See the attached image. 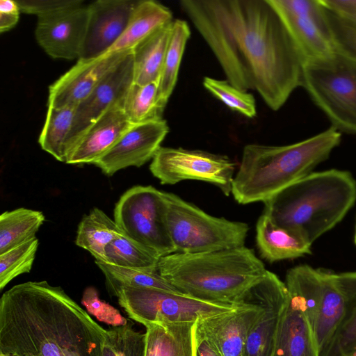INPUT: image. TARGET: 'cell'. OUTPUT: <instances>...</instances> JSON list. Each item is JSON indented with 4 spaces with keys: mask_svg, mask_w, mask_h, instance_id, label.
<instances>
[{
    "mask_svg": "<svg viewBox=\"0 0 356 356\" xmlns=\"http://www.w3.org/2000/svg\"><path fill=\"white\" fill-rule=\"evenodd\" d=\"M88 21V5L82 3L38 17L35 38L47 55L55 59H79Z\"/></svg>",
    "mask_w": 356,
    "mask_h": 356,
    "instance_id": "4fadbf2b",
    "label": "cell"
},
{
    "mask_svg": "<svg viewBox=\"0 0 356 356\" xmlns=\"http://www.w3.org/2000/svg\"><path fill=\"white\" fill-rule=\"evenodd\" d=\"M190 36L191 29L187 22L181 19H174L159 82V97L165 105L175 88L181 62Z\"/></svg>",
    "mask_w": 356,
    "mask_h": 356,
    "instance_id": "4dcf8cb0",
    "label": "cell"
},
{
    "mask_svg": "<svg viewBox=\"0 0 356 356\" xmlns=\"http://www.w3.org/2000/svg\"><path fill=\"white\" fill-rule=\"evenodd\" d=\"M160 258L122 234L106 246L103 262L120 267L157 270Z\"/></svg>",
    "mask_w": 356,
    "mask_h": 356,
    "instance_id": "d6a6232c",
    "label": "cell"
},
{
    "mask_svg": "<svg viewBox=\"0 0 356 356\" xmlns=\"http://www.w3.org/2000/svg\"><path fill=\"white\" fill-rule=\"evenodd\" d=\"M157 270L180 292L204 300L237 304L267 273L252 249L174 252L161 257Z\"/></svg>",
    "mask_w": 356,
    "mask_h": 356,
    "instance_id": "3957f363",
    "label": "cell"
},
{
    "mask_svg": "<svg viewBox=\"0 0 356 356\" xmlns=\"http://www.w3.org/2000/svg\"><path fill=\"white\" fill-rule=\"evenodd\" d=\"M227 81L277 111L302 86L303 60L268 0H181Z\"/></svg>",
    "mask_w": 356,
    "mask_h": 356,
    "instance_id": "6da1fadb",
    "label": "cell"
},
{
    "mask_svg": "<svg viewBox=\"0 0 356 356\" xmlns=\"http://www.w3.org/2000/svg\"><path fill=\"white\" fill-rule=\"evenodd\" d=\"M166 222L176 252L194 253L244 245L247 223L212 216L178 195L163 191Z\"/></svg>",
    "mask_w": 356,
    "mask_h": 356,
    "instance_id": "52a82bcc",
    "label": "cell"
},
{
    "mask_svg": "<svg viewBox=\"0 0 356 356\" xmlns=\"http://www.w3.org/2000/svg\"><path fill=\"white\" fill-rule=\"evenodd\" d=\"M197 337V356H222L216 346L207 339Z\"/></svg>",
    "mask_w": 356,
    "mask_h": 356,
    "instance_id": "b9f144b4",
    "label": "cell"
},
{
    "mask_svg": "<svg viewBox=\"0 0 356 356\" xmlns=\"http://www.w3.org/2000/svg\"><path fill=\"white\" fill-rule=\"evenodd\" d=\"M273 356H320L313 331L299 300L288 291Z\"/></svg>",
    "mask_w": 356,
    "mask_h": 356,
    "instance_id": "44dd1931",
    "label": "cell"
},
{
    "mask_svg": "<svg viewBox=\"0 0 356 356\" xmlns=\"http://www.w3.org/2000/svg\"><path fill=\"white\" fill-rule=\"evenodd\" d=\"M113 220L124 236L160 257L176 252L167 226L163 191L152 186L131 187L116 203Z\"/></svg>",
    "mask_w": 356,
    "mask_h": 356,
    "instance_id": "9c48e42d",
    "label": "cell"
},
{
    "mask_svg": "<svg viewBox=\"0 0 356 356\" xmlns=\"http://www.w3.org/2000/svg\"><path fill=\"white\" fill-rule=\"evenodd\" d=\"M322 5L338 14L356 13V0H320Z\"/></svg>",
    "mask_w": 356,
    "mask_h": 356,
    "instance_id": "60d3db41",
    "label": "cell"
},
{
    "mask_svg": "<svg viewBox=\"0 0 356 356\" xmlns=\"http://www.w3.org/2000/svg\"><path fill=\"white\" fill-rule=\"evenodd\" d=\"M170 8L154 0H139L124 33L108 52L131 50L159 29L172 22Z\"/></svg>",
    "mask_w": 356,
    "mask_h": 356,
    "instance_id": "cb8c5ba5",
    "label": "cell"
},
{
    "mask_svg": "<svg viewBox=\"0 0 356 356\" xmlns=\"http://www.w3.org/2000/svg\"><path fill=\"white\" fill-rule=\"evenodd\" d=\"M285 284L300 302L319 350L323 356L334 338L346 314V300L336 273L308 265L290 268Z\"/></svg>",
    "mask_w": 356,
    "mask_h": 356,
    "instance_id": "ba28073f",
    "label": "cell"
},
{
    "mask_svg": "<svg viewBox=\"0 0 356 356\" xmlns=\"http://www.w3.org/2000/svg\"><path fill=\"white\" fill-rule=\"evenodd\" d=\"M282 21L303 62L335 52L320 0H268Z\"/></svg>",
    "mask_w": 356,
    "mask_h": 356,
    "instance_id": "7c38bea8",
    "label": "cell"
},
{
    "mask_svg": "<svg viewBox=\"0 0 356 356\" xmlns=\"http://www.w3.org/2000/svg\"><path fill=\"white\" fill-rule=\"evenodd\" d=\"M262 312L248 292L234 309L197 321L196 333L212 342L222 356H243L249 331Z\"/></svg>",
    "mask_w": 356,
    "mask_h": 356,
    "instance_id": "ac0fdd59",
    "label": "cell"
},
{
    "mask_svg": "<svg viewBox=\"0 0 356 356\" xmlns=\"http://www.w3.org/2000/svg\"><path fill=\"white\" fill-rule=\"evenodd\" d=\"M172 25V22L155 31L131 49L134 83L143 85L159 81Z\"/></svg>",
    "mask_w": 356,
    "mask_h": 356,
    "instance_id": "d4e9b609",
    "label": "cell"
},
{
    "mask_svg": "<svg viewBox=\"0 0 356 356\" xmlns=\"http://www.w3.org/2000/svg\"><path fill=\"white\" fill-rule=\"evenodd\" d=\"M202 84L207 90L230 109L249 118L257 115L256 102L252 94L236 88L227 80L209 76L204 77Z\"/></svg>",
    "mask_w": 356,
    "mask_h": 356,
    "instance_id": "d590c367",
    "label": "cell"
},
{
    "mask_svg": "<svg viewBox=\"0 0 356 356\" xmlns=\"http://www.w3.org/2000/svg\"><path fill=\"white\" fill-rule=\"evenodd\" d=\"M355 243L356 245V231H355Z\"/></svg>",
    "mask_w": 356,
    "mask_h": 356,
    "instance_id": "ee69618b",
    "label": "cell"
},
{
    "mask_svg": "<svg viewBox=\"0 0 356 356\" xmlns=\"http://www.w3.org/2000/svg\"><path fill=\"white\" fill-rule=\"evenodd\" d=\"M133 83L134 63L131 50L102 79L90 95L76 107L68 156L79 138L104 112L115 106H123Z\"/></svg>",
    "mask_w": 356,
    "mask_h": 356,
    "instance_id": "2e32d148",
    "label": "cell"
},
{
    "mask_svg": "<svg viewBox=\"0 0 356 356\" xmlns=\"http://www.w3.org/2000/svg\"><path fill=\"white\" fill-rule=\"evenodd\" d=\"M82 303L90 314L112 327L122 325L129 321L122 317L118 309L100 300L97 290L92 286L84 290Z\"/></svg>",
    "mask_w": 356,
    "mask_h": 356,
    "instance_id": "74e56055",
    "label": "cell"
},
{
    "mask_svg": "<svg viewBox=\"0 0 356 356\" xmlns=\"http://www.w3.org/2000/svg\"><path fill=\"white\" fill-rule=\"evenodd\" d=\"M121 235L115 220L95 207L79 222L75 243L88 251L95 260L103 261L106 246Z\"/></svg>",
    "mask_w": 356,
    "mask_h": 356,
    "instance_id": "484cf974",
    "label": "cell"
},
{
    "mask_svg": "<svg viewBox=\"0 0 356 356\" xmlns=\"http://www.w3.org/2000/svg\"><path fill=\"white\" fill-rule=\"evenodd\" d=\"M106 330L60 286H13L0 299V356H102Z\"/></svg>",
    "mask_w": 356,
    "mask_h": 356,
    "instance_id": "7a4b0ae2",
    "label": "cell"
},
{
    "mask_svg": "<svg viewBox=\"0 0 356 356\" xmlns=\"http://www.w3.org/2000/svg\"><path fill=\"white\" fill-rule=\"evenodd\" d=\"M39 245L36 237L0 254V289L16 277L29 273Z\"/></svg>",
    "mask_w": 356,
    "mask_h": 356,
    "instance_id": "e575fe53",
    "label": "cell"
},
{
    "mask_svg": "<svg viewBox=\"0 0 356 356\" xmlns=\"http://www.w3.org/2000/svg\"><path fill=\"white\" fill-rule=\"evenodd\" d=\"M111 51L75 65L49 87L47 107L76 108L130 51Z\"/></svg>",
    "mask_w": 356,
    "mask_h": 356,
    "instance_id": "e0dca14e",
    "label": "cell"
},
{
    "mask_svg": "<svg viewBox=\"0 0 356 356\" xmlns=\"http://www.w3.org/2000/svg\"><path fill=\"white\" fill-rule=\"evenodd\" d=\"M145 333L136 331L134 324L106 330L102 356H145Z\"/></svg>",
    "mask_w": 356,
    "mask_h": 356,
    "instance_id": "836d02e7",
    "label": "cell"
},
{
    "mask_svg": "<svg viewBox=\"0 0 356 356\" xmlns=\"http://www.w3.org/2000/svg\"><path fill=\"white\" fill-rule=\"evenodd\" d=\"M169 131L163 118L134 124L93 165L107 176L130 166L140 167L153 159Z\"/></svg>",
    "mask_w": 356,
    "mask_h": 356,
    "instance_id": "9a60e30c",
    "label": "cell"
},
{
    "mask_svg": "<svg viewBox=\"0 0 356 356\" xmlns=\"http://www.w3.org/2000/svg\"><path fill=\"white\" fill-rule=\"evenodd\" d=\"M248 294L263 312L249 331L243 356H273L281 313L288 298L286 286L267 270Z\"/></svg>",
    "mask_w": 356,
    "mask_h": 356,
    "instance_id": "5bb4252c",
    "label": "cell"
},
{
    "mask_svg": "<svg viewBox=\"0 0 356 356\" xmlns=\"http://www.w3.org/2000/svg\"><path fill=\"white\" fill-rule=\"evenodd\" d=\"M138 1L97 0L88 4L86 35L79 59L107 53L126 29Z\"/></svg>",
    "mask_w": 356,
    "mask_h": 356,
    "instance_id": "d6986e66",
    "label": "cell"
},
{
    "mask_svg": "<svg viewBox=\"0 0 356 356\" xmlns=\"http://www.w3.org/2000/svg\"><path fill=\"white\" fill-rule=\"evenodd\" d=\"M256 242L262 258L273 263L311 254V245L295 232L276 225L263 213L256 225Z\"/></svg>",
    "mask_w": 356,
    "mask_h": 356,
    "instance_id": "603a6c76",
    "label": "cell"
},
{
    "mask_svg": "<svg viewBox=\"0 0 356 356\" xmlns=\"http://www.w3.org/2000/svg\"><path fill=\"white\" fill-rule=\"evenodd\" d=\"M102 272L109 294L116 296L125 287L148 288L172 292H180L160 275L157 270L137 269L120 267L95 260Z\"/></svg>",
    "mask_w": 356,
    "mask_h": 356,
    "instance_id": "f1b7e54d",
    "label": "cell"
},
{
    "mask_svg": "<svg viewBox=\"0 0 356 356\" xmlns=\"http://www.w3.org/2000/svg\"><path fill=\"white\" fill-rule=\"evenodd\" d=\"M352 356H356V350H355V351L354 352V353L353 354Z\"/></svg>",
    "mask_w": 356,
    "mask_h": 356,
    "instance_id": "f6af8a7d",
    "label": "cell"
},
{
    "mask_svg": "<svg viewBox=\"0 0 356 356\" xmlns=\"http://www.w3.org/2000/svg\"><path fill=\"white\" fill-rule=\"evenodd\" d=\"M356 200V181L344 170L312 172L265 201L264 212L310 244L332 229Z\"/></svg>",
    "mask_w": 356,
    "mask_h": 356,
    "instance_id": "5b68a950",
    "label": "cell"
},
{
    "mask_svg": "<svg viewBox=\"0 0 356 356\" xmlns=\"http://www.w3.org/2000/svg\"><path fill=\"white\" fill-rule=\"evenodd\" d=\"M20 12L39 17L84 3L81 0H17Z\"/></svg>",
    "mask_w": 356,
    "mask_h": 356,
    "instance_id": "f35d334b",
    "label": "cell"
},
{
    "mask_svg": "<svg viewBox=\"0 0 356 356\" xmlns=\"http://www.w3.org/2000/svg\"><path fill=\"white\" fill-rule=\"evenodd\" d=\"M338 14V13H337ZM356 24V13L339 14Z\"/></svg>",
    "mask_w": 356,
    "mask_h": 356,
    "instance_id": "7bdbcfd3",
    "label": "cell"
},
{
    "mask_svg": "<svg viewBox=\"0 0 356 356\" xmlns=\"http://www.w3.org/2000/svg\"><path fill=\"white\" fill-rule=\"evenodd\" d=\"M339 131L356 134V60L335 51L303 64L302 86Z\"/></svg>",
    "mask_w": 356,
    "mask_h": 356,
    "instance_id": "8992f818",
    "label": "cell"
},
{
    "mask_svg": "<svg viewBox=\"0 0 356 356\" xmlns=\"http://www.w3.org/2000/svg\"><path fill=\"white\" fill-rule=\"evenodd\" d=\"M45 220L42 212L26 208L5 211L0 216V254L35 237Z\"/></svg>",
    "mask_w": 356,
    "mask_h": 356,
    "instance_id": "f546056e",
    "label": "cell"
},
{
    "mask_svg": "<svg viewBox=\"0 0 356 356\" xmlns=\"http://www.w3.org/2000/svg\"><path fill=\"white\" fill-rule=\"evenodd\" d=\"M325 10L335 51L356 60V24L326 8Z\"/></svg>",
    "mask_w": 356,
    "mask_h": 356,
    "instance_id": "8d00e7d4",
    "label": "cell"
},
{
    "mask_svg": "<svg viewBox=\"0 0 356 356\" xmlns=\"http://www.w3.org/2000/svg\"><path fill=\"white\" fill-rule=\"evenodd\" d=\"M76 108L48 106L38 138L41 148L60 162H66Z\"/></svg>",
    "mask_w": 356,
    "mask_h": 356,
    "instance_id": "83f0119b",
    "label": "cell"
},
{
    "mask_svg": "<svg viewBox=\"0 0 356 356\" xmlns=\"http://www.w3.org/2000/svg\"><path fill=\"white\" fill-rule=\"evenodd\" d=\"M236 163L225 155L198 149L161 147L149 165V170L161 184L184 180L212 184L227 196L232 193Z\"/></svg>",
    "mask_w": 356,
    "mask_h": 356,
    "instance_id": "8fae6325",
    "label": "cell"
},
{
    "mask_svg": "<svg viewBox=\"0 0 356 356\" xmlns=\"http://www.w3.org/2000/svg\"><path fill=\"white\" fill-rule=\"evenodd\" d=\"M115 297L127 316L145 326L156 323L196 322L229 312L238 304L207 301L181 292L148 288H122Z\"/></svg>",
    "mask_w": 356,
    "mask_h": 356,
    "instance_id": "30bf717a",
    "label": "cell"
},
{
    "mask_svg": "<svg viewBox=\"0 0 356 356\" xmlns=\"http://www.w3.org/2000/svg\"><path fill=\"white\" fill-rule=\"evenodd\" d=\"M159 82L143 85L133 83L123 104V111L132 124L163 118L166 105L159 97Z\"/></svg>",
    "mask_w": 356,
    "mask_h": 356,
    "instance_id": "1f68e13d",
    "label": "cell"
},
{
    "mask_svg": "<svg viewBox=\"0 0 356 356\" xmlns=\"http://www.w3.org/2000/svg\"><path fill=\"white\" fill-rule=\"evenodd\" d=\"M346 300L343 320L323 356H352L356 350V271L336 273Z\"/></svg>",
    "mask_w": 356,
    "mask_h": 356,
    "instance_id": "4316f807",
    "label": "cell"
},
{
    "mask_svg": "<svg viewBox=\"0 0 356 356\" xmlns=\"http://www.w3.org/2000/svg\"><path fill=\"white\" fill-rule=\"evenodd\" d=\"M133 124L126 116L122 106L110 108L79 138L65 163L94 164Z\"/></svg>",
    "mask_w": 356,
    "mask_h": 356,
    "instance_id": "ffe728a7",
    "label": "cell"
},
{
    "mask_svg": "<svg viewBox=\"0 0 356 356\" xmlns=\"http://www.w3.org/2000/svg\"><path fill=\"white\" fill-rule=\"evenodd\" d=\"M145 356H197L196 322L145 325Z\"/></svg>",
    "mask_w": 356,
    "mask_h": 356,
    "instance_id": "7402d4cb",
    "label": "cell"
},
{
    "mask_svg": "<svg viewBox=\"0 0 356 356\" xmlns=\"http://www.w3.org/2000/svg\"><path fill=\"white\" fill-rule=\"evenodd\" d=\"M333 127L302 141L286 145L249 144L243 149L234 177L232 194L241 204L268 200L313 172L341 142Z\"/></svg>",
    "mask_w": 356,
    "mask_h": 356,
    "instance_id": "277c9868",
    "label": "cell"
},
{
    "mask_svg": "<svg viewBox=\"0 0 356 356\" xmlns=\"http://www.w3.org/2000/svg\"><path fill=\"white\" fill-rule=\"evenodd\" d=\"M20 13L17 1L1 0L0 32H6L14 28L19 21Z\"/></svg>",
    "mask_w": 356,
    "mask_h": 356,
    "instance_id": "ab89813d",
    "label": "cell"
}]
</instances>
